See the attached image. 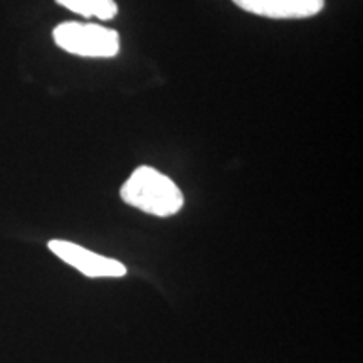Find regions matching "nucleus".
I'll return each instance as SVG.
<instances>
[{"instance_id":"1","label":"nucleus","mask_w":363,"mask_h":363,"mask_svg":"<svg viewBox=\"0 0 363 363\" xmlns=\"http://www.w3.org/2000/svg\"><path fill=\"white\" fill-rule=\"evenodd\" d=\"M120 195L128 206L157 217L175 216L184 207V194L175 182L152 167H138Z\"/></svg>"},{"instance_id":"2","label":"nucleus","mask_w":363,"mask_h":363,"mask_svg":"<svg viewBox=\"0 0 363 363\" xmlns=\"http://www.w3.org/2000/svg\"><path fill=\"white\" fill-rule=\"evenodd\" d=\"M54 43L66 52L83 57H115L120 52L116 30L98 24L65 22L54 29Z\"/></svg>"},{"instance_id":"3","label":"nucleus","mask_w":363,"mask_h":363,"mask_svg":"<svg viewBox=\"0 0 363 363\" xmlns=\"http://www.w3.org/2000/svg\"><path fill=\"white\" fill-rule=\"evenodd\" d=\"M49 249L88 278H121L126 274V267L120 261L91 252L67 240L54 239L49 242Z\"/></svg>"},{"instance_id":"4","label":"nucleus","mask_w":363,"mask_h":363,"mask_svg":"<svg viewBox=\"0 0 363 363\" xmlns=\"http://www.w3.org/2000/svg\"><path fill=\"white\" fill-rule=\"evenodd\" d=\"M242 11L269 19H306L320 13L325 0H233Z\"/></svg>"},{"instance_id":"5","label":"nucleus","mask_w":363,"mask_h":363,"mask_svg":"<svg viewBox=\"0 0 363 363\" xmlns=\"http://www.w3.org/2000/svg\"><path fill=\"white\" fill-rule=\"evenodd\" d=\"M56 2L88 19L96 17L99 21H110L118 13L115 0H56Z\"/></svg>"}]
</instances>
